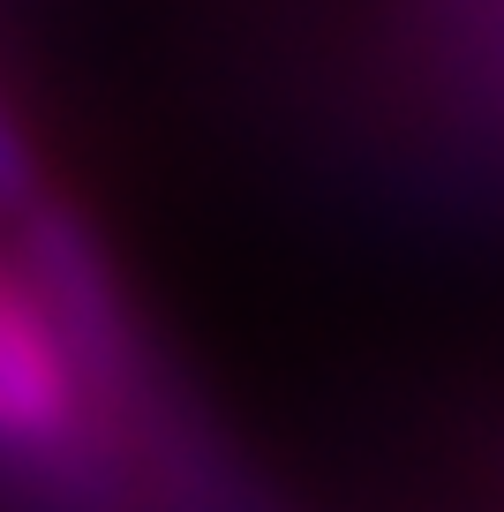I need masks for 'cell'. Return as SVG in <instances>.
I'll list each match as a JSON object with an SVG mask.
<instances>
[{"instance_id":"1","label":"cell","mask_w":504,"mask_h":512,"mask_svg":"<svg viewBox=\"0 0 504 512\" xmlns=\"http://www.w3.org/2000/svg\"><path fill=\"white\" fill-rule=\"evenodd\" d=\"M98 347L31 256L0 249V460L61 467L98 437Z\"/></svg>"}]
</instances>
